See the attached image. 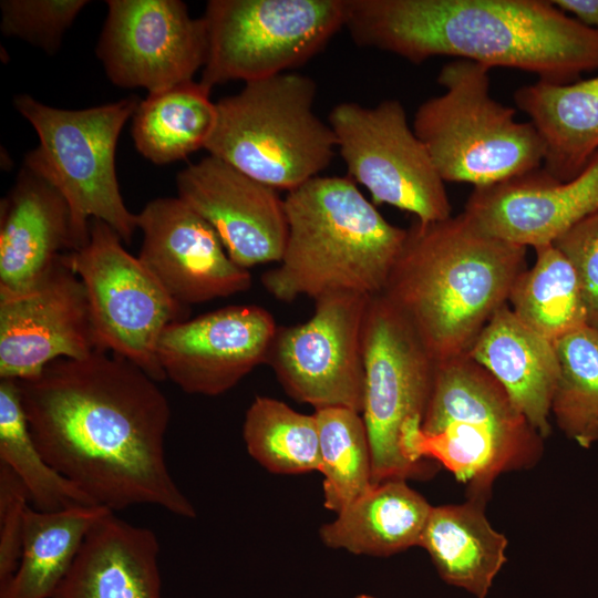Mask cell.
<instances>
[{"mask_svg": "<svg viewBox=\"0 0 598 598\" xmlns=\"http://www.w3.org/2000/svg\"><path fill=\"white\" fill-rule=\"evenodd\" d=\"M318 425L323 506L338 514L372 486L368 433L360 412L315 410Z\"/></svg>", "mask_w": 598, "mask_h": 598, "instance_id": "cell-32", "label": "cell"}, {"mask_svg": "<svg viewBox=\"0 0 598 598\" xmlns=\"http://www.w3.org/2000/svg\"><path fill=\"white\" fill-rule=\"evenodd\" d=\"M370 297L340 292L315 300L309 320L278 327L267 359L293 400L315 410L362 412L363 321Z\"/></svg>", "mask_w": 598, "mask_h": 598, "instance_id": "cell-13", "label": "cell"}, {"mask_svg": "<svg viewBox=\"0 0 598 598\" xmlns=\"http://www.w3.org/2000/svg\"><path fill=\"white\" fill-rule=\"evenodd\" d=\"M598 210V151L580 174L560 181L543 166L474 190L465 216L482 231L525 247L554 244Z\"/></svg>", "mask_w": 598, "mask_h": 598, "instance_id": "cell-19", "label": "cell"}, {"mask_svg": "<svg viewBox=\"0 0 598 598\" xmlns=\"http://www.w3.org/2000/svg\"><path fill=\"white\" fill-rule=\"evenodd\" d=\"M288 237L260 282L275 299L381 295L408 229L389 223L347 177L316 176L285 198Z\"/></svg>", "mask_w": 598, "mask_h": 598, "instance_id": "cell-4", "label": "cell"}, {"mask_svg": "<svg viewBox=\"0 0 598 598\" xmlns=\"http://www.w3.org/2000/svg\"><path fill=\"white\" fill-rule=\"evenodd\" d=\"M73 251L71 214L63 196L23 165L1 202L0 296L24 291Z\"/></svg>", "mask_w": 598, "mask_h": 598, "instance_id": "cell-20", "label": "cell"}, {"mask_svg": "<svg viewBox=\"0 0 598 598\" xmlns=\"http://www.w3.org/2000/svg\"><path fill=\"white\" fill-rule=\"evenodd\" d=\"M243 439L249 455L275 474L320 471L318 425L282 401L256 396L246 411Z\"/></svg>", "mask_w": 598, "mask_h": 598, "instance_id": "cell-30", "label": "cell"}, {"mask_svg": "<svg viewBox=\"0 0 598 598\" xmlns=\"http://www.w3.org/2000/svg\"><path fill=\"white\" fill-rule=\"evenodd\" d=\"M178 197L216 231L230 259L241 268L279 262L288 223L276 189L208 155L176 177Z\"/></svg>", "mask_w": 598, "mask_h": 598, "instance_id": "cell-18", "label": "cell"}, {"mask_svg": "<svg viewBox=\"0 0 598 598\" xmlns=\"http://www.w3.org/2000/svg\"><path fill=\"white\" fill-rule=\"evenodd\" d=\"M536 260L515 280L508 302L532 330L555 342L588 324L578 276L553 244L534 248Z\"/></svg>", "mask_w": 598, "mask_h": 598, "instance_id": "cell-28", "label": "cell"}, {"mask_svg": "<svg viewBox=\"0 0 598 598\" xmlns=\"http://www.w3.org/2000/svg\"><path fill=\"white\" fill-rule=\"evenodd\" d=\"M210 90L192 80L148 93L132 116V136L140 154L165 165L205 148L217 121Z\"/></svg>", "mask_w": 598, "mask_h": 598, "instance_id": "cell-27", "label": "cell"}, {"mask_svg": "<svg viewBox=\"0 0 598 598\" xmlns=\"http://www.w3.org/2000/svg\"><path fill=\"white\" fill-rule=\"evenodd\" d=\"M328 124L348 177L369 190L374 205L412 213L421 223L452 216L444 181L399 100L372 107L339 103L330 111Z\"/></svg>", "mask_w": 598, "mask_h": 598, "instance_id": "cell-12", "label": "cell"}, {"mask_svg": "<svg viewBox=\"0 0 598 598\" xmlns=\"http://www.w3.org/2000/svg\"><path fill=\"white\" fill-rule=\"evenodd\" d=\"M96 351L87 293L64 254L29 289L0 296V379H31L58 359Z\"/></svg>", "mask_w": 598, "mask_h": 598, "instance_id": "cell-15", "label": "cell"}, {"mask_svg": "<svg viewBox=\"0 0 598 598\" xmlns=\"http://www.w3.org/2000/svg\"><path fill=\"white\" fill-rule=\"evenodd\" d=\"M140 100L128 96L100 106L65 110L28 94L13 99L16 110L33 126L39 145L23 165L49 182L65 199L74 250L90 240V223L99 219L131 244L136 214L124 204L115 169V151L126 121ZM73 250V251H74Z\"/></svg>", "mask_w": 598, "mask_h": 598, "instance_id": "cell-8", "label": "cell"}, {"mask_svg": "<svg viewBox=\"0 0 598 598\" xmlns=\"http://www.w3.org/2000/svg\"><path fill=\"white\" fill-rule=\"evenodd\" d=\"M278 326L255 305H234L171 323L157 344L166 378L189 394L220 395L262 363Z\"/></svg>", "mask_w": 598, "mask_h": 598, "instance_id": "cell-16", "label": "cell"}, {"mask_svg": "<svg viewBox=\"0 0 598 598\" xmlns=\"http://www.w3.org/2000/svg\"><path fill=\"white\" fill-rule=\"evenodd\" d=\"M344 28L412 63L445 55L558 84L598 70V30L550 0H349Z\"/></svg>", "mask_w": 598, "mask_h": 598, "instance_id": "cell-2", "label": "cell"}, {"mask_svg": "<svg viewBox=\"0 0 598 598\" xmlns=\"http://www.w3.org/2000/svg\"><path fill=\"white\" fill-rule=\"evenodd\" d=\"M0 462L22 481L38 511L96 505L42 456L29 431L18 381L8 379H0Z\"/></svg>", "mask_w": 598, "mask_h": 598, "instance_id": "cell-29", "label": "cell"}, {"mask_svg": "<svg viewBox=\"0 0 598 598\" xmlns=\"http://www.w3.org/2000/svg\"><path fill=\"white\" fill-rule=\"evenodd\" d=\"M96 55L109 80L158 92L204 68L207 31L179 0H109Z\"/></svg>", "mask_w": 598, "mask_h": 598, "instance_id": "cell-14", "label": "cell"}, {"mask_svg": "<svg viewBox=\"0 0 598 598\" xmlns=\"http://www.w3.org/2000/svg\"><path fill=\"white\" fill-rule=\"evenodd\" d=\"M467 355L501 383L530 425L547 437L559 377L554 342L527 327L505 305L481 331Z\"/></svg>", "mask_w": 598, "mask_h": 598, "instance_id": "cell-22", "label": "cell"}, {"mask_svg": "<svg viewBox=\"0 0 598 598\" xmlns=\"http://www.w3.org/2000/svg\"><path fill=\"white\" fill-rule=\"evenodd\" d=\"M29 504L22 481L0 462V590L10 582L19 565Z\"/></svg>", "mask_w": 598, "mask_h": 598, "instance_id": "cell-34", "label": "cell"}, {"mask_svg": "<svg viewBox=\"0 0 598 598\" xmlns=\"http://www.w3.org/2000/svg\"><path fill=\"white\" fill-rule=\"evenodd\" d=\"M559 377L550 413L582 448L598 443V329L585 326L554 342Z\"/></svg>", "mask_w": 598, "mask_h": 598, "instance_id": "cell-31", "label": "cell"}, {"mask_svg": "<svg viewBox=\"0 0 598 598\" xmlns=\"http://www.w3.org/2000/svg\"><path fill=\"white\" fill-rule=\"evenodd\" d=\"M89 3L86 0H2L1 31L52 54Z\"/></svg>", "mask_w": 598, "mask_h": 598, "instance_id": "cell-33", "label": "cell"}, {"mask_svg": "<svg viewBox=\"0 0 598 598\" xmlns=\"http://www.w3.org/2000/svg\"><path fill=\"white\" fill-rule=\"evenodd\" d=\"M18 384L38 450L96 505L196 516L166 463L168 401L136 364L96 351L58 359Z\"/></svg>", "mask_w": 598, "mask_h": 598, "instance_id": "cell-1", "label": "cell"}, {"mask_svg": "<svg viewBox=\"0 0 598 598\" xmlns=\"http://www.w3.org/2000/svg\"><path fill=\"white\" fill-rule=\"evenodd\" d=\"M64 260L85 287L97 350L133 362L156 382L166 379L157 344L167 326L185 320V306L102 220H91L87 245Z\"/></svg>", "mask_w": 598, "mask_h": 598, "instance_id": "cell-10", "label": "cell"}, {"mask_svg": "<svg viewBox=\"0 0 598 598\" xmlns=\"http://www.w3.org/2000/svg\"><path fill=\"white\" fill-rule=\"evenodd\" d=\"M564 13L573 14L581 24L598 30V0H550Z\"/></svg>", "mask_w": 598, "mask_h": 598, "instance_id": "cell-36", "label": "cell"}, {"mask_svg": "<svg viewBox=\"0 0 598 598\" xmlns=\"http://www.w3.org/2000/svg\"><path fill=\"white\" fill-rule=\"evenodd\" d=\"M110 511L100 505L24 515L18 568L0 598H53L90 528Z\"/></svg>", "mask_w": 598, "mask_h": 598, "instance_id": "cell-26", "label": "cell"}, {"mask_svg": "<svg viewBox=\"0 0 598 598\" xmlns=\"http://www.w3.org/2000/svg\"><path fill=\"white\" fill-rule=\"evenodd\" d=\"M136 220L143 233L140 260L181 305L250 288L248 269L230 259L214 228L179 197L152 199Z\"/></svg>", "mask_w": 598, "mask_h": 598, "instance_id": "cell-17", "label": "cell"}, {"mask_svg": "<svg viewBox=\"0 0 598 598\" xmlns=\"http://www.w3.org/2000/svg\"><path fill=\"white\" fill-rule=\"evenodd\" d=\"M573 265L582 291L588 326L598 329V210L553 244Z\"/></svg>", "mask_w": 598, "mask_h": 598, "instance_id": "cell-35", "label": "cell"}, {"mask_svg": "<svg viewBox=\"0 0 598 598\" xmlns=\"http://www.w3.org/2000/svg\"><path fill=\"white\" fill-rule=\"evenodd\" d=\"M401 450L417 466L439 462L467 486L470 498L486 502L501 474L539 461L543 437L501 383L463 355L436 363L422 421L403 426Z\"/></svg>", "mask_w": 598, "mask_h": 598, "instance_id": "cell-5", "label": "cell"}, {"mask_svg": "<svg viewBox=\"0 0 598 598\" xmlns=\"http://www.w3.org/2000/svg\"><path fill=\"white\" fill-rule=\"evenodd\" d=\"M349 0H210L204 19L208 87L302 65L346 25Z\"/></svg>", "mask_w": 598, "mask_h": 598, "instance_id": "cell-9", "label": "cell"}, {"mask_svg": "<svg viewBox=\"0 0 598 598\" xmlns=\"http://www.w3.org/2000/svg\"><path fill=\"white\" fill-rule=\"evenodd\" d=\"M491 69L468 60L445 63L444 93L424 101L412 123L441 178L488 186L544 164L545 145L530 121L491 95Z\"/></svg>", "mask_w": 598, "mask_h": 598, "instance_id": "cell-6", "label": "cell"}, {"mask_svg": "<svg viewBox=\"0 0 598 598\" xmlns=\"http://www.w3.org/2000/svg\"><path fill=\"white\" fill-rule=\"evenodd\" d=\"M431 508L406 480H390L372 485L336 514L320 527L319 536L332 549L388 557L420 546Z\"/></svg>", "mask_w": 598, "mask_h": 598, "instance_id": "cell-24", "label": "cell"}, {"mask_svg": "<svg viewBox=\"0 0 598 598\" xmlns=\"http://www.w3.org/2000/svg\"><path fill=\"white\" fill-rule=\"evenodd\" d=\"M513 97L542 136L543 167L560 181L580 174L598 151V76L560 84L538 80Z\"/></svg>", "mask_w": 598, "mask_h": 598, "instance_id": "cell-23", "label": "cell"}, {"mask_svg": "<svg viewBox=\"0 0 598 598\" xmlns=\"http://www.w3.org/2000/svg\"><path fill=\"white\" fill-rule=\"evenodd\" d=\"M353 598H379V597L367 595V594H360Z\"/></svg>", "mask_w": 598, "mask_h": 598, "instance_id": "cell-37", "label": "cell"}, {"mask_svg": "<svg viewBox=\"0 0 598 598\" xmlns=\"http://www.w3.org/2000/svg\"><path fill=\"white\" fill-rule=\"evenodd\" d=\"M485 501L432 506L420 546L430 555L440 577L476 598H486L506 563L507 539L484 513Z\"/></svg>", "mask_w": 598, "mask_h": 598, "instance_id": "cell-25", "label": "cell"}, {"mask_svg": "<svg viewBox=\"0 0 598 598\" xmlns=\"http://www.w3.org/2000/svg\"><path fill=\"white\" fill-rule=\"evenodd\" d=\"M316 82L286 72L245 83L216 102L215 130L205 146L254 179L288 192L319 176L336 153L329 124L313 112Z\"/></svg>", "mask_w": 598, "mask_h": 598, "instance_id": "cell-7", "label": "cell"}, {"mask_svg": "<svg viewBox=\"0 0 598 598\" xmlns=\"http://www.w3.org/2000/svg\"><path fill=\"white\" fill-rule=\"evenodd\" d=\"M363 417L371 453L372 485L406 480L423 471L402 453L401 432L422 421L436 363L415 330L381 293L369 299L362 330Z\"/></svg>", "mask_w": 598, "mask_h": 598, "instance_id": "cell-11", "label": "cell"}, {"mask_svg": "<svg viewBox=\"0 0 598 598\" xmlns=\"http://www.w3.org/2000/svg\"><path fill=\"white\" fill-rule=\"evenodd\" d=\"M527 247L493 237L464 213L410 228L382 295L435 363L467 355L526 269Z\"/></svg>", "mask_w": 598, "mask_h": 598, "instance_id": "cell-3", "label": "cell"}, {"mask_svg": "<svg viewBox=\"0 0 598 598\" xmlns=\"http://www.w3.org/2000/svg\"><path fill=\"white\" fill-rule=\"evenodd\" d=\"M154 532L109 512L87 532L53 598H161Z\"/></svg>", "mask_w": 598, "mask_h": 598, "instance_id": "cell-21", "label": "cell"}]
</instances>
